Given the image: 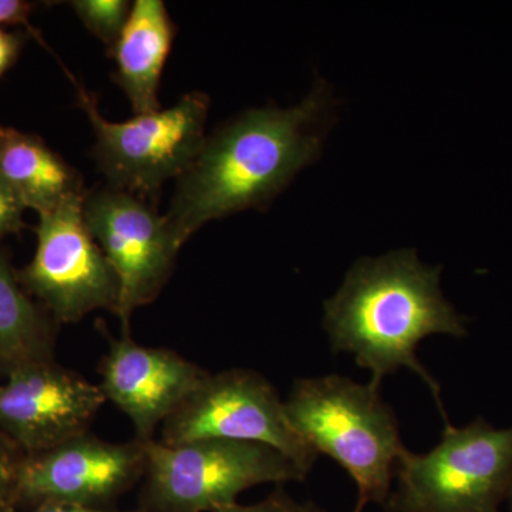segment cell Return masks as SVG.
<instances>
[{
    "mask_svg": "<svg viewBox=\"0 0 512 512\" xmlns=\"http://www.w3.org/2000/svg\"><path fill=\"white\" fill-rule=\"evenodd\" d=\"M70 79L96 136L93 158L110 187L154 201L163 185L178 180L200 153L207 138L208 94H184L170 109L114 123L101 116L96 96Z\"/></svg>",
    "mask_w": 512,
    "mask_h": 512,
    "instance_id": "obj_6",
    "label": "cell"
},
{
    "mask_svg": "<svg viewBox=\"0 0 512 512\" xmlns=\"http://www.w3.org/2000/svg\"><path fill=\"white\" fill-rule=\"evenodd\" d=\"M298 512H328L319 507L318 504L313 501H306V503L299 504Z\"/></svg>",
    "mask_w": 512,
    "mask_h": 512,
    "instance_id": "obj_23",
    "label": "cell"
},
{
    "mask_svg": "<svg viewBox=\"0 0 512 512\" xmlns=\"http://www.w3.org/2000/svg\"><path fill=\"white\" fill-rule=\"evenodd\" d=\"M10 512H144L143 510L116 511L99 510V508L79 507V505H43V507L32 508V510H13Z\"/></svg>",
    "mask_w": 512,
    "mask_h": 512,
    "instance_id": "obj_22",
    "label": "cell"
},
{
    "mask_svg": "<svg viewBox=\"0 0 512 512\" xmlns=\"http://www.w3.org/2000/svg\"><path fill=\"white\" fill-rule=\"evenodd\" d=\"M26 454L0 433V512L16 510L20 467Z\"/></svg>",
    "mask_w": 512,
    "mask_h": 512,
    "instance_id": "obj_17",
    "label": "cell"
},
{
    "mask_svg": "<svg viewBox=\"0 0 512 512\" xmlns=\"http://www.w3.org/2000/svg\"><path fill=\"white\" fill-rule=\"evenodd\" d=\"M84 195L39 215L35 255L18 271L20 284L57 325L101 309L116 315L119 308V276L87 228Z\"/></svg>",
    "mask_w": 512,
    "mask_h": 512,
    "instance_id": "obj_8",
    "label": "cell"
},
{
    "mask_svg": "<svg viewBox=\"0 0 512 512\" xmlns=\"http://www.w3.org/2000/svg\"><path fill=\"white\" fill-rule=\"evenodd\" d=\"M83 214L90 234L119 276L116 316L123 335H130L131 315L156 301L170 281L183 244L154 201L110 185L86 192Z\"/></svg>",
    "mask_w": 512,
    "mask_h": 512,
    "instance_id": "obj_9",
    "label": "cell"
},
{
    "mask_svg": "<svg viewBox=\"0 0 512 512\" xmlns=\"http://www.w3.org/2000/svg\"><path fill=\"white\" fill-rule=\"evenodd\" d=\"M508 503H510V508H511V512H512V488H511V493H510V497H508Z\"/></svg>",
    "mask_w": 512,
    "mask_h": 512,
    "instance_id": "obj_24",
    "label": "cell"
},
{
    "mask_svg": "<svg viewBox=\"0 0 512 512\" xmlns=\"http://www.w3.org/2000/svg\"><path fill=\"white\" fill-rule=\"evenodd\" d=\"M177 35V26L161 0H137L117 42L110 47L111 79L130 100L134 114L163 109L161 76Z\"/></svg>",
    "mask_w": 512,
    "mask_h": 512,
    "instance_id": "obj_13",
    "label": "cell"
},
{
    "mask_svg": "<svg viewBox=\"0 0 512 512\" xmlns=\"http://www.w3.org/2000/svg\"><path fill=\"white\" fill-rule=\"evenodd\" d=\"M33 10L32 3L25 0H0V26H29V15Z\"/></svg>",
    "mask_w": 512,
    "mask_h": 512,
    "instance_id": "obj_21",
    "label": "cell"
},
{
    "mask_svg": "<svg viewBox=\"0 0 512 512\" xmlns=\"http://www.w3.org/2000/svg\"><path fill=\"white\" fill-rule=\"evenodd\" d=\"M207 373L174 350L143 346L123 335L110 339L97 384L107 402L130 419L136 439L150 441Z\"/></svg>",
    "mask_w": 512,
    "mask_h": 512,
    "instance_id": "obj_12",
    "label": "cell"
},
{
    "mask_svg": "<svg viewBox=\"0 0 512 512\" xmlns=\"http://www.w3.org/2000/svg\"><path fill=\"white\" fill-rule=\"evenodd\" d=\"M466 322L441 291V266L423 264L410 248L359 259L323 305L332 352L352 355L357 366L369 370L377 389L403 367L416 373L433 393L446 426L440 384L417 349L433 335L466 338Z\"/></svg>",
    "mask_w": 512,
    "mask_h": 512,
    "instance_id": "obj_2",
    "label": "cell"
},
{
    "mask_svg": "<svg viewBox=\"0 0 512 512\" xmlns=\"http://www.w3.org/2000/svg\"><path fill=\"white\" fill-rule=\"evenodd\" d=\"M107 400L56 360L16 370L0 383V433L26 454L42 453L89 433Z\"/></svg>",
    "mask_w": 512,
    "mask_h": 512,
    "instance_id": "obj_11",
    "label": "cell"
},
{
    "mask_svg": "<svg viewBox=\"0 0 512 512\" xmlns=\"http://www.w3.org/2000/svg\"><path fill=\"white\" fill-rule=\"evenodd\" d=\"M26 37L25 33L10 32L0 26V79L18 62Z\"/></svg>",
    "mask_w": 512,
    "mask_h": 512,
    "instance_id": "obj_20",
    "label": "cell"
},
{
    "mask_svg": "<svg viewBox=\"0 0 512 512\" xmlns=\"http://www.w3.org/2000/svg\"><path fill=\"white\" fill-rule=\"evenodd\" d=\"M56 326L20 284L9 256L0 251V377L55 360Z\"/></svg>",
    "mask_w": 512,
    "mask_h": 512,
    "instance_id": "obj_15",
    "label": "cell"
},
{
    "mask_svg": "<svg viewBox=\"0 0 512 512\" xmlns=\"http://www.w3.org/2000/svg\"><path fill=\"white\" fill-rule=\"evenodd\" d=\"M299 503L286 493L281 485L265 500L251 505L232 504L215 512H298Z\"/></svg>",
    "mask_w": 512,
    "mask_h": 512,
    "instance_id": "obj_19",
    "label": "cell"
},
{
    "mask_svg": "<svg viewBox=\"0 0 512 512\" xmlns=\"http://www.w3.org/2000/svg\"><path fill=\"white\" fill-rule=\"evenodd\" d=\"M84 28L110 49L119 39L133 3L128 0H74L69 3Z\"/></svg>",
    "mask_w": 512,
    "mask_h": 512,
    "instance_id": "obj_16",
    "label": "cell"
},
{
    "mask_svg": "<svg viewBox=\"0 0 512 512\" xmlns=\"http://www.w3.org/2000/svg\"><path fill=\"white\" fill-rule=\"evenodd\" d=\"M161 429L158 441L167 446L211 439L266 444L308 474L319 457L293 429L274 384L255 370L208 372Z\"/></svg>",
    "mask_w": 512,
    "mask_h": 512,
    "instance_id": "obj_7",
    "label": "cell"
},
{
    "mask_svg": "<svg viewBox=\"0 0 512 512\" xmlns=\"http://www.w3.org/2000/svg\"><path fill=\"white\" fill-rule=\"evenodd\" d=\"M387 512H498L512 488V427L447 424L429 453L404 450Z\"/></svg>",
    "mask_w": 512,
    "mask_h": 512,
    "instance_id": "obj_5",
    "label": "cell"
},
{
    "mask_svg": "<svg viewBox=\"0 0 512 512\" xmlns=\"http://www.w3.org/2000/svg\"><path fill=\"white\" fill-rule=\"evenodd\" d=\"M338 103L330 84L318 79L296 106L244 111L207 136L164 214L178 241L184 245L208 222L235 212L265 211L318 161Z\"/></svg>",
    "mask_w": 512,
    "mask_h": 512,
    "instance_id": "obj_1",
    "label": "cell"
},
{
    "mask_svg": "<svg viewBox=\"0 0 512 512\" xmlns=\"http://www.w3.org/2000/svg\"><path fill=\"white\" fill-rule=\"evenodd\" d=\"M144 470L143 441L110 443L89 431L23 458L16 510L43 505L110 510L114 501L143 480Z\"/></svg>",
    "mask_w": 512,
    "mask_h": 512,
    "instance_id": "obj_10",
    "label": "cell"
},
{
    "mask_svg": "<svg viewBox=\"0 0 512 512\" xmlns=\"http://www.w3.org/2000/svg\"><path fill=\"white\" fill-rule=\"evenodd\" d=\"M0 177L39 215L87 192L79 171L42 138L12 127L0 126Z\"/></svg>",
    "mask_w": 512,
    "mask_h": 512,
    "instance_id": "obj_14",
    "label": "cell"
},
{
    "mask_svg": "<svg viewBox=\"0 0 512 512\" xmlns=\"http://www.w3.org/2000/svg\"><path fill=\"white\" fill-rule=\"evenodd\" d=\"M26 207L8 183L0 177V242L8 235L19 234L25 227Z\"/></svg>",
    "mask_w": 512,
    "mask_h": 512,
    "instance_id": "obj_18",
    "label": "cell"
},
{
    "mask_svg": "<svg viewBox=\"0 0 512 512\" xmlns=\"http://www.w3.org/2000/svg\"><path fill=\"white\" fill-rule=\"evenodd\" d=\"M285 412L316 454L339 464L357 485L353 512L384 507L406 447L399 420L372 384L338 375L303 377L292 384Z\"/></svg>",
    "mask_w": 512,
    "mask_h": 512,
    "instance_id": "obj_3",
    "label": "cell"
},
{
    "mask_svg": "<svg viewBox=\"0 0 512 512\" xmlns=\"http://www.w3.org/2000/svg\"><path fill=\"white\" fill-rule=\"evenodd\" d=\"M144 512H215L237 504L239 494L262 484L284 485L308 477L303 468L266 444L198 440L167 446L143 441Z\"/></svg>",
    "mask_w": 512,
    "mask_h": 512,
    "instance_id": "obj_4",
    "label": "cell"
}]
</instances>
